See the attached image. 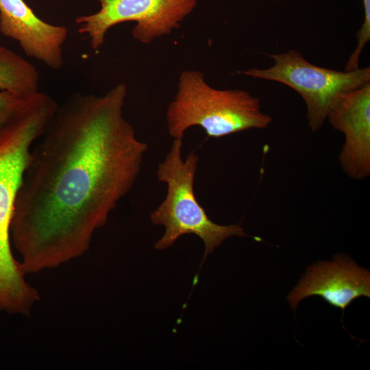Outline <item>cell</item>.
I'll list each match as a JSON object with an SVG mask.
<instances>
[{
	"mask_svg": "<svg viewBox=\"0 0 370 370\" xmlns=\"http://www.w3.org/2000/svg\"><path fill=\"white\" fill-rule=\"evenodd\" d=\"M127 93L71 95L32 148L10 223L25 274L86 253L135 184L148 145L123 116Z\"/></svg>",
	"mask_w": 370,
	"mask_h": 370,
	"instance_id": "6da1fadb",
	"label": "cell"
},
{
	"mask_svg": "<svg viewBox=\"0 0 370 370\" xmlns=\"http://www.w3.org/2000/svg\"><path fill=\"white\" fill-rule=\"evenodd\" d=\"M58 103L45 92L23 98L0 125V311L28 315L39 299L25 279L10 246V223L15 199L34 142L44 133Z\"/></svg>",
	"mask_w": 370,
	"mask_h": 370,
	"instance_id": "7a4b0ae2",
	"label": "cell"
},
{
	"mask_svg": "<svg viewBox=\"0 0 370 370\" xmlns=\"http://www.w3.org/2000/svg\"><path fill=\"white\" fill-rule=\"evenodd\" d=\"M166 121L168 133L173 138H183L193 126L201 127L208 137L218 138L267 128L272 117L262 111L260 99L249 92L214 88L201 71L184 70L168 106Z\"/></svg>",
	"mask_w": 370,
	"mask_h": 370,
	"instance_id": "3957f363",
	"label": "cell"
},
{
	"mask_svg": "<svg viewBox=\"0 0 370 370\" xmlns=\"http://www.w3.org/2000/svg\"><path fill=\"white\" fill-rule=\"evenodd\" d=\"M182 146L183 138H173L169 151L158 164L157 179L164 182L167 188L164 199L150 213L153 225L165 227L155 248L165 249L182 236L193 234L204 243L205 259L226 238L246 234L240 224L219 225L208 217L194 192L199 157L191 152L183 160Z\"/></svg>",
	"mask_w": 370,
	"mask_h": 370,
	"instance_id": "277c9868",
	"label": "cell"
},
{
	"mask_svg": "<svg viewBox=\"0 0 370 370\" xmlns=\"http://www.w3.org/2000/svg\"><path fill=\"white\" fill-rule=\"evenodd\" d=\"M269 56L273 60L272 66L252 68L241 73L277 82L298 92L305 102L312 132L323 126L330 108L342 95L370 83L369 66L349 71L321 67L309 62L295 49Z\"/></svg>",
	"mask_w": 370,
	"mask_h": 370,
	"instance_id": "5b68a950",
	"label": "cell"
},
{
	"mask_svg": "<svg viewBox=\"0 0 370 370\" xmlns=\"http://www.w3.org/2000/svg\"><path fill=\"white\" fill-rule=\"evenodd\" d=\"M98 12L75 18L78 32L86 34L90 47L99 50L108 31L133 21V37L143 44L169 35L196 8L199 0H97Z\"/></svg>",
	"mask_w": 370,
	"mask_h": 370,
	"instance_id": "8992f818",
	"label": "cell"
},
{
	"mask_svg": "<svg viewBox=\"0 0 370 370\" xmlns=\"http://www.w3.org/2000/svg\"><path fill=\"white\" fill-rule=\"evenodd\" d=\"M310 296L322 297L343 314L354 299L370 297L369 272L343 254H336L332 261H319L308 267L287 299L295 310L302 299Z\"/></svg>",
	"mask_w": 370,
	"mask_h": 370,
	"instance_id": "52a82bcc",
	"label": "cell"
},
{
	"mask_svg": "<svg viewBox=\"0 0 370 370\" xmlns=\"http://www.w3.org/2000/svg\"><path fill=\"white\" fill-rule=\"evenodd\" d=\"M327 119L345 137L339 163L354 180L370 174V83L342 95L330 108Z\"/></svg>",
	"mask_w": 370,
	"mask_h": 370,
	"instance_id": "ba28073f",
	"label": "cell"
},
{
	"mask_svg": "<svg viewBox=\"0 0 370 370\" xmlns=\"http://www.w3.org/2000/svg\"><path fill=\"white\" fill-rule=\"evenodd\" d=\"M0 32L16 41L27 56L53 70L62 68L68 29L38 17L24 0H0Z\"/></svg>",
	"mask_w": 370,
	"mask_h": 370,
	"instance_id": "9c48e42d",
	"label": "cell"
},
{
	"mask_svg": "<svg viewBox=\"0 0 370 370\" xmlns=\"http://www.w3.org/2000/svg\"><path fill=\"white\" fill-rule=\"evenodd\" d=\"M36 68L21 56L0 46V91H10L22 98L38 92Z\"/></svg>",
	"mask_w": 370,
	"mask_h": 370,
	"instance_id": "30bf717a",
	"label": "cell"
},
{
	"mask_svg": "<svg viewBox=\"0 0 370 370\" xmlns=\"http://www.w3.org/2000/svg\"><path fill=\"white\" fill-rule=\"evenodd\" d=\"M23 98L10 91H0V125L12 114Z\"/></svg>",
	"mask_w": 370,
	"mask_h": 370,
	"instance_id": "8fae6325",
	"label": "cell"
},
{
	"mask_svg": "<svg viewBox=\"0 0 370 370\" xmlns=\"http://www.w3.org/2000/svg\"><path fill=\"white\" fill-rule=\"evenodd\" d=\"M364 20L356 33L357 45L365 47L370 40V0H362Z\"/></svg>",
	"mask_w": 370,
	"mask_h": 370,
	"instance_id": "7c38bea8",
	"label": "cell"
}]
</instances>
